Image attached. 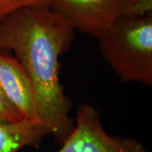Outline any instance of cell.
<instances>
[{"mask_svg": "<svg viewBox=\"0 0 152 152\" xmlns=\"http://www.w3.org/2000/svg\"><path fill=\"white\" fill-rule=\"evenodd\" d=\"M75 30L49 7L26 8L0 20V50L13 51L31 84L39 121L56 140L70 134L71 102L59 81V58Z\"/></svg>", "mask_w": 152, "mask_h": 152, "instance_id": "1", "label": "cell"}, {"mask_svg": "<svg viewBox=\"0 0 152 152\" xmlns=\"http://www.w3.org/2000/svg\"><path fill=\"white\" fill-rule=\"evenodd\" d=\"M104 59L124 83L152 85V13L122 17L99 39Z\"/></svg>", "mask_w": 152, "mask_h": 152, "instance_id": "2", "label": "cell"}, {"mask_svg": "<svg viewBox=\"0 0 152 152\" xmlns=\"http://www.w3.org/2000/svg\"><path fill=\"white\" fill-rule=\"evenodd\" d=\"M140 0H53L50 9L75 30L99 39L122 17L140 15Z\"/></svg>", "mask_w": 152, "mask_h": 152, "instance_id": "3", "label": "cell"}, {"mask_svg": "<svg viewBox=\"0 0 152 152\" xmlns=\"http://www.w3.org/2000/svg\"><path fill=\"white\" fill-rule=\"evenodd\" d=\"M56 152H149L132 138L109 135L104 129L101 115L90 104L77 108L75 125Z\"/></svg>", "mask_w": 152, "mask_h": 152, "instance_id": "4", "label": "cell"}, {"mask_svg": "<svg viewBox=\"0 0 152 152\" xmlns=\"http://www.w3.org/2000/svg\"><path fill=\"white\" fill-rule=\"evenodd\" d=\"M0 87L24 119L41 123L31 84L24 69L15 58L2 53H0Z\"/></svg>", "mask_w": 152, "mask_h": 152, "instance_id": "5", "label": "cell"}, {"mask_svg": "<svg viewBox=\"0 0 152 152\" xmlns=\"http://www.w3.org/2000/svg\"><path fill=\"white\" fill-rule=\"evenodd\" d=\"M50 134L52 130L47 125L30 120L0 123V152H18L24 147L37 145Z\"/></svg>", "mask_w": 152, "mask_h": 152, "instance_id": "6", "label": "cell"}, {"mask_svg": "<svg viewBox=\"0 0 152 152\" xmlns=\"http://www.w3.org/2000/svg\"><path fill=\"white\" fill-rule=\"evenodd\" d=\"M53 0H0V20L26 8L49 7Z\"/></svg>", "mask_w": 152, "mask_h": 152, "instance_id": "7", "label": "cell"}, {"mask_svg": "<svg viewBox=\"0 0 152 152\" xmlns=\"http://www.w3.org/2000/svg\"><path fill=\"white\" fill-rule=\"evenodd\" d=\"M22 120L24 118L20 113L10 103L0 87V123L14 124Z\"/></svg>", "mask_w": 152, "mask_h": 152, "instance_id": "8", "label": "cell"}, {"mask_svg": "<svg viewBox=\"0 0 152 152\" xmlns=\"http://www.w3.org/2000/svg\"><path fill=\"white\" fill-rule=\"evenodd\" d=\"M139 11L140 15L151 13L152 12V0H140Z\"/></svg>", "mask_w": 152, "mask_h": 152, "instance_id": "9", "label": "cell"}]
</instances>
